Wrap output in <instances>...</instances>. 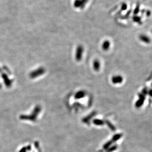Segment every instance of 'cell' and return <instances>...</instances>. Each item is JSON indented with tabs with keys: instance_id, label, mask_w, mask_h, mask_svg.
I'll return each instance as SVG.
<instances>
[{
	"instance_id": "obj_1",
	"label": "cell",
	"mask_w": 152,
	"mask_h": 152,
	"mask_svg": "<svg viewBox=\"0 0 152 152\" xmlns=\"http://www.w3.org/2000/svg\"><path fill=\"white\" fill-rule=\"evenodd\" d=\"M89 0H74V6L76 9H83Z\"/></svg>"
},
{
	"instance_id": "obj_2",
	"label": "cell",
	"mask_w": 152,
	"mask_h": 152,
	"mask_svg": "<svg viewBox=\"0 0 152 152\" xmlns=\"http://www.w3.org/2000/svg\"><path fill=\"white\" fill-rule=\"evenodd\" d=\"M83 51H84V48L83 47V46H79L77 48L76 54V59L78 60H80L81 59Z\"/></svg>"
},
{
	"instance_id": "obj_3",
	"label": "cell",
	"mask_w": 152,
	"mask_h": 152,
	"mask_svg": "<svg viewBox=\"0 0 152 152\" xmlns=\"http://www.w3.org/2000/svg\"><path fill=\"white\" fill-rule=\"evenodd\" d=\"M112 82L114 84H120L122 82V78L121 76H114L112 78Z\"/></svg>"
},
{
	"instance_id": "obj_4",
	"label": "cell",
	"mask_w": 152,
	"mask_h": 152,
	"mask_svg": "<svg viewBox=\"0 0 152 152\" xmlns=\"http://www.w3.org/2000/svg\"><path fill=\"white\" fill-rule=\"evenodd\" d=\"M139 39L142 42H144L146 44H149L151 42L150 39L147 36L145 35H141L139 37Z\"/></svg>"
},
{
	"instance_id": "obj_5",
	"label": "cell",
	"mask_w": 152,
	"mask_h": 152,
	"mask_svg": "<svg viewBox=\"0 0 152 152\" xmlns=\"http://www.w3.org/2000/svg\"><path fill=\"white\" fill-rule=\"evenodd\" d=\"M110 42L108 40L105 41L103 42L102 45V47L103 49L105 51L108 50V49L110 47Z\"/></svg>"
},
{
	"instance_id": "obj_6",
	"label": "cell",
	"mask_w": 152,
	"mask_h": 152,
	"mask_svg": "<svg viewBox=\"0 0 152 152\" xmlns=\"http://www.w3.org/2000/svg\"><path fill=\"white\" fill-rule=\"evenodd\" d=\"M144 101V98L143 96H142L141 98L137 102L136 104V107H140L142 105V104L143 103Z\"/></svg>"
},
{
	"instance_id": "obj_7",
	"label": "cell",
	"mask_w": 152,
	"mask_h": 152,
	"mask_svg": "<svg viewBox=\"0 0 152 152\" xmlns=\"http://www.w3.org/2000/svg\"><path fill=\"white\" fill-rule=\"evenodd\" d=\"M100 67V63L98 60H95L94 62V67L95 70H98L99 69Z\"/></svg>"
},
{
	"instance_id": "obj_8",
	"label": "cell",
	"mask_w": 152,
	"mask_h": 152,
	"mask_svg": "<svg viewBox=\"0 0 152 152\" xmlns=\"http://www.w3.org/2000/svg\"><path fill=\"white\" fill-rule=\"evenodd\" d=\"M133 20L134 22H136L137 23H140L141 21V18L139 16H135V17H133Z\"/></svg>"
},
{
	"instance_id": "obj_9",
	"label": "cell",
	"mask_w": 152,
	"mask_h": 152,
	"mask_svg": "<svg viewBox=\"0 0 152 152\" xmlns=\"http://www.w3.org/2000/svg\"><path fill=\"white\" fill-rule=\"evenodd\" d=\"M139 10H140V4H138L136 8L135 9L134 11V14L137 15L138 13V12L139 11Z\"/></svg>"
},
{
	"instance_id": "obj_10",
	"label": "cell",
	"mask_w": 152,
	"mask_h": 152,
	"mask_svg": "<svg viewBox=\"0 0 152 152\" xmlns=\"http://www.w3.org/2000/svg\"><path fill=\"white\" fill-rule=\"evenodd\" d=\"M127 8V6L126 5V4H125V3H124V4L122 5V6H121V10H122V11H125V10H126Z\"/></svg>"
},
{
	"instance_id": "obj_11",
	"label": "cell",
	"mask_w": 152,
	"mask_h": 152,
	"mask_svg": "<svg viewBox=\"0 0 152 152\" xmlns=\"http://www.w3.org/2000/svg\"><path fill=\"white\" fill-rule=\"evenodd\" d=\"M95 123H96L97 125H101L102 123V121H95Z\"/></svg>"
},
{
	"instance_id": "obj_12",
	"label": "cell",
	"mask_w": 152,
	"mask_h": 152,
	"mask_svg": "<svg viewBox=\"0 0 152 152\" xmlns=\"http://www.w3.org/2000/svg\"><path fill=\"white\" fill-rule=\"evenodd\" d=\"M150 95H151V96H152V90H151V91H150Z\"/></svg>"
},
{
	"instance_id": "obj_13",
	"label": "cell",
	"mask_w": 152,
	"mask_h": 152,
	"mask_svg": "<svg viewBox=\"0 0 152 152\" xmlns=\"http://www.w3.org/2000/svg\"></svg>"
}]
</instances>
